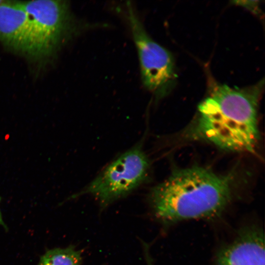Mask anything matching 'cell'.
Here are the masks:
<instances>
[{"label":"cell","instance_id":"6da1fadb","mask_svg":"<svg viewBox=\"0 0 265 265\" xmlns=\"http://www.w3.org/2000/svg\"><path fill=\"white\" fill-rule=\"evenodd\" d=\"M264 81L247 87L211 82L188 134L232 152L255 153L260 139L258 108Z\"/></svg>","mask_w":265,"mask_h":265},{"label":"cell","instance_id":"7a4b0ae2","mask_svg":"<svg viewBox=\"0 0 265 265\" xmlns=\"http://www.w3.org/2000/svg\"><path fill=\"white\" fill-rule=\"evenodd\" d=\"M234 172L193 166L176 169L149 191L155 217L164 223L219 215L233 196Z\"/></svg>","mask_w":265,"mask_h":265},{"label":"cell","instance_id":"3957f363","mask_svg":"<svg viewBox=\"0 0 265 265\" xmlns=\"http://www.w3.org/2000/svg\"><path fill=\"white\" fill-rule=\"evenodd\" d=\"M150 169L149 158L138 143L109 162L77 196L90 195L105 209L147 183Z\"/></svg>","mask_w":265,"mask_h":265},{"label":"cell","instance_id":"277c9868","mask_svg":"<svg viewBox=\"0 0 265 265\" xmlns=\"http://www.w3.org/2000/svg\"><path fill=\"white\" fill-rule=\"evenodd\" d=\"M31 21L29 57L37 60L53 56L67 41L81 31L67 1H20Z\"/></svg>","mask_w":265,"mask_h":265},{"label":"cell","instance_id":"5b68a950","mask_svg":"<svg viewBox=\"0 0 265 265\" xmlns=\"http://www.w3.org/2000/svg\"><path fill=\"white\" fill-rule=\"evenodd\" d=\"M126 8V17L138 53L142 83L155 98L161 99L168 94L175 83L173 57L151 38L130 2Z\"/></svg>","mask_w":265,"mask_h":265},{"label":"cell","instance_id":"8992f818","mask_svg":"<svg viewBox=\"0 0 265 265\" xmlns=\"http://www.w3.org/2000/svg\"><path fill=\"white\" fill-rule=\"evenodd\" d=\"M31 21L20 1L0 4V41L9 49L29 56Z\"/></svg>","mask_w":265,"mask_h":265},{"label":"cell","instance_id":"52a82bcc","mask_svg":"<svg viewBox=\"0 0 265 265\" xmlns=\"http://www.w3.org/2000/svg\"><path fill=\"white\" fill-rule=\"evenodd\" d=\"M217 265H265V238L261 229L241 232L218 253Z\"/></svg>","mask_w":265,"mask_h":265},{"label":"cell","instance_id":"ba28073f","mask_svg":"<svg viewBox=\"0 0 265 265\" xmlns=\"http://www.w3.org/2000/svg\"><path fill=\"white\" fill-rule=\"evenodd\" d=\"M82 253L73 245L47 251L37 265H81Z\"/></svg>","mask_w":265,"mask_h":265},{"label":"cell","instance_id":"9c48e42d","mask_svg":"<svg viewBox=\"0 0 265 265\" xmlns=\"http://www.w3.org/2000/svg\"><path fill=\"white\" fill-rule=\"evenodd\" d=\"M258 2L257 0H238L234 1L233 3L245 7L254 13L258 14L261 12Z\"/></svg>","mask_w":265,"mask_h":265},{"label":"cell","instance_id":"30bf717a","mask_svg":"<svg viewBox=\"0 0 265 265\" xmlns=\"http://www.w3.org/2000/svg\"><path fill=\"white\" fill-rule=\"evenodd\" d=\"M0 224L2 225H4V223L2 219V217H1V214L0 213Z\"/></svg>","mask_w":265,"mask_h":265},{"label":"cell","instance_id":"8fae6325","mask_svg":"<svg viewBox=\"0 0 265 265\" xmlns=\"http://www.w3.org/2000/svg\"><path fill=\"white\" fill-rule=\"evenodd\" d=\"M4 1V0H0V4H1L2 3H3Z\"/></svg>","mask_w":265,"mask_h":265}]
</instances>
